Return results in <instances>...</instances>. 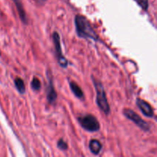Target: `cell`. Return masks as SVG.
Returning <instances> with one entry per match:
<instances>
[{
	"mask_svg": "<svg viewBox=\"0 0 157 157\" xmlns=\"http://www.w3.org/2000/svg\"><path fill=\"white\" fill-rule=\"evenodd\" d=\"M94 85L95 90H96V103L97 105L100 108L101 111L104 112L106 115H108L110 112V105H109L108 101H107V96H106L105 90H104V86L94 78H92Z\"/></svg>",
	"mask_w": 157,
	"mask_h": 157,
	"instance_id": "obj_2",
	"label": "cell"
},
{
	"mask_svg": "<svg viewBox=\"0 0 157 157\" xmlns=\"http://www.w3.org/2000/svg\"><path fill=\"white\" fill-rule=\"evenodd\" d=\"M46 98L48 102V104H53L56 101L58 96H57V92L54 87L53 81L51 78H48V83L46 87Z\"/></svg>",
	"mask_w": 157,
	"mask_h": 157,
	"instance_id": "obj_7",
	"label": "cell"
},
{
	"mask_svg": "<svg viewBox=\"0 0 157 157\" xmlns=\"http://www.w3.org/2000/svg\"><path fill=\"white\" fill-rule=\"evenodd\" d=\"M31 87L34 90H38L41 88V82L38 78H35V77L33 78L32 82H31Z\"/></svg>",
	"mask_w": 157,
	"mask_h": 157,
	"instance_id": "obj_12",
	"label": "cell"
},
{
	"mask_svg": "<svg viewBox=\"0 0 157 157\" xmlns=\"http://www.w3.org/2000/svg\"><path fill=\"white\" fill-rule=\"evenodd\" d=\"M14 84H15V86L16 87L17 90L18 91V93H20L21 94H23L25 92V85L24 81L21 78H15V80H14Z\"/></svg>",
	"mask_w": 157,
	"mask_h": 157,
	"instance_id": "obj_11",
	"label": "cell"
},
{
	"mask_svg": "<svg viewBox=\"0 0 157 157\" xmlns=\"http://www.w3.org/2000/svg\"><path fill=\"white\" fill-rule=\"evenodd\" d=\"M57 145H58V149H60L61 150L64 151V150H67V143H66L63 139H60L58 141V144H57Z\"/></svg>",
	"mask_w": 157,
	"mask_h": 157,
	"instance_id": "obj_14",
	"label": "cell"
},
{
	"mask_svg": "<svg viewBox=\"0 0 157 157\" xmlns=\"http://www.w3.org/2000/svg\"><path fill=\"white\" fill-rule=\"evenodd\" d=\"M13 2L15 3V6H16V9L18 10V13L19 15L20 18H21V21H22L24 24H27L28 22V18L26 16V13L25 12V9L23 8L22 4H21V0H12Z\"/></svg>",
	"mask_w": 157,
	"mask_h": 157,
	"instance_id": "obj_8",
	"label": "cell"
},
{
	"mask_svg": "<svg viewBox=\"0 0 157 157\" xmlns=\"http://www.w3.org/2000/svg\"><path fill=\"white\" fill-rule=\"evenodd\" d=\"M69 85H70L71 90L75 95V97H77L79 99H82L84 98V92H83L81 87L76 82H75V81H71Z\"/></svg>",
	"mask_w": 157,
	"mask_h": 157,
	"instance_id": "obj_10",
	"label": "cell"
},
{
	"mask_svg": "<svg viewBox=\"0 0 157 157\" xmlns=\"http://www.w3.org/2000/svg\"><path fill=\"white\" fill-rule=\"evenodd\" d=\"M124 116L131 121H133L137 127H139L141 130L144 131H149L150 130V126L148 123L144 121L137 113L130 109H124Z\"/></svg>",
	"mask_w": 157,
	"mask_h": 157,
	"instance_id": "obj_5",
	"label": "cell"
},
{
	"mask_svg": "<svg viewBox=\"0 0 157 157\" xmlns=\"http://www.w3.org/2000/svg\"><path fill=\"white\" fill-rule=\"evenodd\" d=\"M136 104L144 116L150 118L153 117V115H154V111H153V107H151L150 104H148L147 101H144L140 98H137L136 100Z\"/></svg>",
	"mask_w": 157,
	"mask_h": 157,
	"instance_id": "obj_6",
	"label": "cell"
},
{
	"mask_svg": "<svg viewBox=\"0 0 157 157\" xmlns=\"http://www.w3.org/2000/svg\"><path fill=\"white\" fill-rule=\"evenodd\" d=\"M138 5L144 9V11H147L149 8V2L148 0H135Z\"/></svg>",
	"mask_w": 157,
	"mask_h": 157,
	"instance_id": "obj_13",
	"label": "cell"
},
{
	"mask_svg": "<svg viewBox=\"0 0 157 157\" xmlns=\"http://www.w3.org/2000/svg\"><path fill=\"white\" fill-rule=\"evenodd\" d=\"M52 38H53L54 45H55V56L57 58L58 64L60 67L63 68H66L68 65V61L66 59L65 57L63 55L62 49H61V41H60V35L57 32H55L52 34Z\"/></svg>",
	"mask_w": 157,
	"mask_h": 157,
	"instance_id": "obj_4",
	"label": "cell"
},
{
	"mask_svg": "<svg viewBox=\"0 0 157 157\" xmlns=\"http://www.w3.org/2000/svg\"><path fill=\"white\" fill-rule=\"evenodd\" d=\"M78 121L83 129L88 132H98L101 128L98 119L92 114L81 115L78 117Z\"/></svg>",
	"mask_w": 157,
	"mask_h": 157,
	"instance_id": "obj_3",
	"label": "cell"
},
{
	"mask_svg": "<svg viewBox=\"0 0 157 157\" xmlns=\"http://www.w3.org/2000/svg\"><path fill=\"white\" fill-rule=\"evenodd\" d=\"M89 149L93 154L98 155L101 153L102 149V144L98 140L93 139L89 143Z\"/></svg>",
	"mask_w": 157,
	"mask_h": 157,
	"instance_id": "obj_9",
	"label": "cell"
},
{
	"mask_svg": "<svg viewBox=\"0 0 157 157\" xmlns=\"http://www.w3.org/2000/svg\"><path fill=\"white\" fill-rule=\"evenodd\" d=\"M75 25L77 35L82 38H90L94 41H98V36L94 30L88 20L81 15H77L75 18Z\"/></svg>",
	"mask_w": 157,
	"mask_h": 157,
	"instance_id": "obj_1",
	"label": "cell"
}]
</instances>
